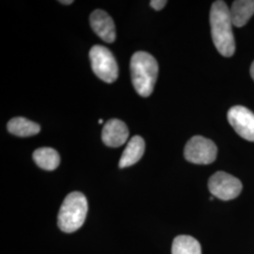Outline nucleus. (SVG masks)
Instances as JSON below:
<instances>
[{
    "instance_id": "17",
    "label": "nucleus",
    "mask_w": 254,
    "mask_h": 254,
    "mask_svg": "<svg viewBox=\"0 0 254 254\" xmlns=\"http://www.w3.org/2000/svg\"><path fill=\"white\" fill-rule=\"evenodd\" d=\"M251 75H252V77H253L254 81V62L252 64V66H251Z\"/></svg>"
},
{
    "instance_id": "10",
    "label": "nucleus",
    "mask_w": 254,
    "mask_h": 254,
    "mask_svg": "<svg viewBox=\"0 0 254 254\" xmlns=\"http://www.w3.org/2000/svg\"><path fill=\"white\" fill-rule=\"evenodd\" d=\"M145 151V141L140 136H133L121 156L119 167L121 169L130 167L140 160Z\"/></svg>"
},
{
    "instance_id": "4",
    "label": "nucleus",
    "mask_w": 254,
    "mask_h": 254,
    "mask_svg": "<svg viewBox=\"0 0 254 254\" xmlns=\"http://www.w3.org/2000/svg\"><path fill=\"white\" fill-rule=\"evenodd\" d=\"M91 68L94 73L107 83H113L118 78V64L111 51L107 47L94 46L90 50Z\"/></svg>"
},
{
    "instance_id": "7",
    "label": "nucleus",
    "mask_w": 254,
    "mask_h": 254,
    "mask_svg": "<svg viewBox=\"0 0 254 254\" xmlns=\"http://www.w3.org/2000/svg\"><path fill=\"white\" fill-rule=\"evenodd\" d=\"M227 118L239 136L246 140L254 141V112L245 107L236 106L229 109Z\"/></svg>"
},
{
    "instance_id": "11",
    "label": "nucleus",
    "mask_w": 254,
    "mask_h": 254,
    "mask_svg": "<svg viewBox=\"0 0 254 254\" xmlns=\"http://www.w3.org/2000/svg\"><path fill=\"white\" fill-rule=\"evenodd\" d=\"M230 14L234 26L244 27L254 14V0H236L232 5Z\"/></svg>"
},
{
    "instance_id": "15",
    "label": "nucleus",
    "mask_w": 254,
    "mask_h": 254,
    "mask_svg": "<svg viewBox=\"0 0 254 254\" xmlns=\"http://www.w3.org/2000/svg\"><path fill=\"white\" fill-rule=\"evenodd\" d=\"M167 3L168 2L166 0H152L150 2V5L155 10H160V9H163Z\"/></svg>"
},
{
    "instance_id": "8",
    "label": "nucleus",
    "mask_w": 254,
    "mask_h": 254,
    "mask_svg": "<svg viewBox=\"0 0 254 254\" xmlns=\"http://www.w3.org/2000/svg\"><path fill=\"white\" fill-rule=\"evenodd\" d=\"M90 23L92 30L101 39L109 44H112L116 39L115 24L109 13L103 9H95L91 12Z\"/></svg>"
},
{
    "instance_id": "13",
    "label": "nucleus",
    "mask_w": 254,
    "mask_h": 254,
    "mask_svg": "<svg viewBox=\"0 0 254 254\" xmlns=\"http://www.w3.org/2000/svg\"><path fill=\"white\" fill-rule=\"evenodd\" d=\"M10 134L17 136H31L37 135L41 131V127L34 122L23 117L11 119L7 125Z\"/></svg>"
},
{
    "instance_id": "5",
    "label": "nucleus",
    "mask_w": 254,
    "mask_h": 254,
    "mask_svg": "<svg viewBox=\"0 0 254 254\" xmlns=\"http://www.w3.org/2000/svg\"><path fill=\"white\" fill-rule=\"evenodd\" d=\"M218 148L209 138L204 136H192L185 147V158L190 163L208 165L217 159Z\"/></svg>"
},
{
    "instance_id": "14",
    "label": "nucleus",
    "mask_w": 254,
    "mask_h": 254,
    "mask_svg": "<svg viewBox=\"0 0 254 254\" xmlns=\"http://www.w3.org/2000/svg\"><path fill=\"white\" fill-rule=\"evenodd\" d=\"M172 254H201V247L192 236H179L173 240Z\"/></svg>"
},
{
    "instance_id": "9",
    "label": "nucleus",
    "mask_w": 254,
    "mask_h": 254,
    "mask_svg": "<svg viewBox=\"0 0 254 254\" xmlns=\"http://www.w3.org/2000/svg\"><path fill=\"white\" fill-rule=\"evenodd\" d=\"M129 130L127 125L118 119H111L104 126L102 140L109 147H120L127 142Z\"/></svg>"
},
{
    "instance_id": "6",
    "label": "nucleus",
    "mask_w": 254,
    "mask_h": 254,
    "mask_svg": "<svg viewBox=\"0 0 254 254\" xmlns=\"http://www.w3.org/2000/svg\"><path fill=\"white\" fill-rule=\"evenodd\" d=\"M242 183L235 176L224 172L213 174L208 181L211 194L219 200H230L237 198L242 191Z\"/></svg>"
},
{
    "instance_id": "18",
    "label": "nucleus",
    "mask_w": 254,
    "mask_h": 254,
    "mask_svg": "<svg viewBox=\"0 0 254 254\" xmlns=\"http://www.w3.org/2000/svg\"><path fill=\"white\" fill-rule=\"evenodd\" d=\"M99 124H103V120H99Z\"/></svg>"
},
{
    "instance_id": "2",
    "label": "nucleus",
    "mask_w": 254,
    "mask_h": 254,
    "mask_svg": "<svg viewBox=\"0 0 254 254\" xmlns=\"http://www.w3.org/2000/svg\"><path fill=\"white\" fill-rule=\"evenodd\" d=\"M132 83L136 92L148 97L154 91L158 75V64L154 57L144 51H138L132 56L130 62Z\"/></svg>"
},
{
    "instance_id": "1",
    "label": "nucleus",
    "mask_w": 254,
    "mask_h": 254,
    "mask_svg": "<svg viewBox=\"0 0 254 254\" xmlns=\"http://www.w3.org/2000/svg\"><path fill=\"white\" fill-rule=\"evenodd\" d=\"M210 26L213 43L218 52L223 57H232L236 51V41L230 9L224 1L218 0L212 4Z\"/></svg>"
},
{
    "instance_id": "3",
    "label": "nucleus",
    "mask_w": 254,
    "mask_h": 254,
    "mask_svg": "<svg viewBox=\"0 0 254 254\" xmlns=\"http://www.w3.org/2000/svg\"><path fill=\"white\" fill-rule=\"evenodd\" d=\"M88 213V200L85 195L74 191L67 195L58 216V225L64 233H73L81 227Z\"/></svg>"
},
{
    "instance_id": "12",
    "label": "nucleus",
    "mask_w": 254,
    "mask_h": 254,
    "mask_svg": "<svg viewBox=\"0 0 254 254\" xmlns=\"http://www.w3.org/2000/svg\"><path fill=\"white\" fill-rule=\"evenodd\" d=\"M32 157L34 162L41 169L46 171H54L61 162L59 153L50 147H42L37 149L34 151Z\"/></svg>"
},
{
    "instance_id": "16",
    "label": "nucleus",
    "mask_w": 254,
    "mask_h": 254,
    "mask_svg": "<svg viewBox=\"0 0 254 254\" xmlns=\"http://www.w3.org/2000/svg\"><path fill=\"white\" fill-rule=\"evenodd\" d=\"M60 3H62V4H65V5H70V4H73V0H61V1H59Z\"/></svg>"
}]
</instances>
